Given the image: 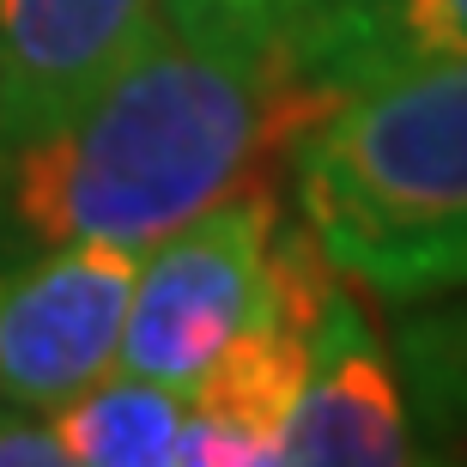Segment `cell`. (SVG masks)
<instances>
[{"instance_id":"3957f363","label":"cell","mask_w":467,"mask_h":467,"mask_svg":"<svg viewBox=\"0 0 467 467\" xmlns=\"http://www.w3.org/2000/svg\"><path fill=\"white\" fill-rule=\"evenodd\" d=\"M334 292H340V267L322 255L310 225L279 219L274 243H267V274H261L255 310L243 316V328L182 389L189 413H182L171 462H207V467L279 462V437H285V419L310 382L316 334H322Z\"/></svg>"},{"instance_id":"7a4b0ae2","label":"cell","mask_w":467,"mask_h":467,"mask_svg":"<svg viewBox=\"0 0 467 467\" xmlns=\"http://www.w3.org/2000/svg\"><path fill=\"white\" fill-rule=\"evenodd\" d=\"M292 201L364 292H467V55L347 91L297 146Z\"/></svg>"},{"instance_id":"8fae6325","label":"cell","mask_w":467,"mask_h":467,"mask_svg":"<svg viewBox=\"0 0 467 467\" xmlns=\"http://www.w3.org/2000/svg\"><path fill=\"white\" fill-rule=\"evenodd\" d=\"M164 13L182 36L219 43V49H285L316 13V0H164Z\"/></svg>"},{"instance_id":"7c38bea8","label":"cell","mask_w":467,"mask_h":467,"mask_svg":"<svg viewBox=\"0 0 467 467\" xmlns=\"http://www.w3.org/2000/svg\"><path fill=\"white\" fill-rule=\"evenodd\" d=\"M55 462H67V455H61L49 413L0 400V467H55Z\"/></svg>"},{"instance_id":"30bf717a","label":"cell","mask_w":467,"mask_h":467,"mask_svg":"<svg viewBox=\"0 0 467 467\" xmlns=\"http://www.w3.org/2000/svg\"><path fill=\"white\" fill-rule=\"evenodd\" d=\"M413 310L400 328V370L413 377L425 425L443 443H467V297H413Z\"/></svg>"},{"instance_id":"6da1fadb","label":"cell","mask_w":467,"mask_h":467,"mask_svg":"<svg viewBox=\"0 0 467 467\" xmlns=\"http://www.w3.org/2000/svg\"><path fill=\"white\" fill-rule=\"evenodd\" d=\"M328 109L285 49H219L171 25L79 116L0 146V261L67 243L146 255L219 201L292 176Z\"/></svg>"},{"instance_id":"5b68a950","label":"cell","mask_w":467,"mask_h":467,"mask_svg":"<svg viewBox=\"0 0 467 467\" xmlns=\"http://www.w3.org/2000/svg\"><path fill=\"white\" fill-rule=\"evenodd\" d=\"M140 255L116 243H67L0 261V400L61 407L121 358V322Z\"/></svg>"},{"instance_id":"8992f818","label":"cell","mask_w":467,"mask_h":467,"mask_svg":"<svg viewBox=\"0 0 467 467\" xmlns=\"http://www.w3.org/2000/svg\"><path fill=\"white\" fill-rule=\"evenodd\" d=\"M164 31V0H0V146L79 116Z\"/></svg>"},{"instance_id":"9c48e42d","label":"cell","mask_w":467,"mask_h":467,"mask_svg":"<svg viewBox=\"0 0 467 467\" xmlns=\"http://www.w3.org/2000/svg\"><path fill=\"white\" fill-rule=\"evenodd\" d=\"M189 400L171 382L152 377H98L73 400L49 407V425L61 437L67 462L91 467H158L176 455V431H182Z\"/></svg>"},{"instance_id":"52a82bcc","label":"cell","mask_w":467,"mask_h":467,"mask_svg":"<svg viewBox=\"0 0 467 467\" xmlns=\"http://www.w3.org/2000/svg\"><path fill=\"white\" fill-rule=\"evenodd\" d=\"M419 425L407 419V382L377 328L347 292H334L322 334H316V364L297 395L279 462L304 467H400L419 462Z\"/></svg>"},{"instance_id":"ba28073f","label":"cell","mask_w":467,"mask_h":467,"mask_svg":"<svg viewBox=\"0 0 467 467\" xmlns=\"http://www.w3.org/2000/svg\"><path fill=\"white\" fill-rule=\"evenodd\" d=\"M455 55H467V0H316L292 36V61L334 104L370 79Z\"/></svg>"},{"instance_id":"277c9868","label":"cell","mask_w":467,"mask_h":467,"mask_svg":"<svg viewBox=\"0 0 467 467\" xmlns=\"http://www.w3.org/2000/svg\"><path fill=\"white\" fill-rule=\"evenodd\" d=\"M279 231V189H249L219 201L158 243L134 274L128 322H121V370L171 389H189L213 352L255 310L267 243Z\"/></svg>"}]
</instances>
